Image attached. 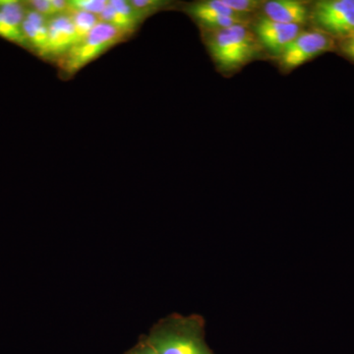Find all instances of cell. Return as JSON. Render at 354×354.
I'll list each match as a JSON object with an SVG mask.
<instances>
[{
    "label": "cell",
    "mask_w": 354,
    "mask_h": 354,
    "mask_svg": "<svg viewBox=\"0 0 354 354\" xmlns=\"http://www.w3.org/2000/svg\"><path fill=\"white\" fill-rule=\"evenodd\" d=\"M207 50L221 73L232 75L259 58L264 48L249 25L203 30Z\"/></svg>",
    "instance_id": "1"
},
{
    "label": "cell",
    "mask_w": 354,
    "mask_h": 354,
    "mask_svg": "<svg viewBox=\"0 0 354 354\" xmlns=\"http://www.w3.org/2000/svg\"><path fill=\"white\" fill-rule=\"evenodd\" d=\"M158 354H212L205 344L197 319H171L160 324L147 337Z\"/></svg>",
    "instance_id": "2"
},
{
    "label": "cell",
    "mask_w": 354,
    "mask_h": 354,
    "mask_svg": "<svg viewBox=\"0 0 354 354\" xmlns=\"http://www.w3.org/2000/svg\"><path fill=\"white\" fill-rule=\"evenodd\" d=\"M127 38L124 32L113 26L100 22L85 39L77 43L57 62L60 75L71 78Z\"/></svg>",
    "instance_id": "3"
},
{
    "label": "cell",
    "mask_w": 354,
    "mask_h": 354,
    "mask_svg": "<svg viewBox=\"0 0 354 354\" xmlns=\"http://www.w3.org/2000/svg\"><path fill=\"white\" fill-rule=\"evenodd\" d=\"M312 22L330 38L344 39L354 32V0H322L311 8Z\"/></svg>",
    "instance_id": "4"
},
{
    "label": "cell",
    "mask_w": 354,
    "mask_h": 354,
    "mask_svg": "<svg viewBox=\"0 0 354 354\" xmlns=\"http://www.w3.org/2000/svg\"><path fill=\"white\" fill-rule=\"evenodd\" d=\"M334 48V41L318 30L302 31L279 57L283 72H290L310 60Z\"/></svg>",
    "instance_id": "5"
},
{
    "label": "cell",
    "mask_w": 354,
    "mask_h": 354,
    "mask_svg": "<svg viewBox=\"0 0 354 354\" xmlns=\"http://www.w3.org/2000/svg\"><path fill=\"white\" fill-rule=\"evenodd\" d=\"M184 12L189 15L202 30L225 29L236 25H249L251 17L228 8L221 0H203L187 4Z\"/></svg>",
    "instance_id": "6"
},
{
    "label": "cell",
    "mask_w": 354,
    "mask_h": 354,
    "mask_svg": "<svg viewBox=\"0 0 354 354\" xmlns=\"http://www.w3.org/2000/svg\"><path fill=\"white\" fill-rule=\"evenodd\" d=\"M253 31L262 48L279 58L288 44L302 32V27L274 22L262 15L256 21Z\"/></svg>",
    "instance_id": "7"
},
{
    "label": "cell",
    "mask_w": 354,
    "mask_h": 354,
    "mask_svg": "<svg viewBox=\"0 0 354 354\" xmlns=\"http://www.w3.org/2000/svg\"><path fill=\"white\" fill-rule=\"evenodd\" d=\"M77 44L76 32L69 13L55 16L48 22V44L46 59L57 64Z\"/></svg>",
    "instance_id": "8"
},
{
    "label": "cell",
    "mask_w": 354,
    "mask_h": 354,
    "mask_svg": "<svg viewBox=\"0 0 354 354\" xmlns=\"http://www.w3.org/2000/svg\"><path fill=\"white\" fill-rule=\"evenodd\" d=\"M263 16L283 24L304 26L311 19V8L298 0H271L263 4Z\"/></svg>",
    "instance_id": "9"
},
{
    "label": "cell",
    "mask_w": 354,
    "mask_h": 354,
    "mask_svg": "<svg viewBox=\"0 0 354 354\" xmlns=\"http://www.w3.org/2000/svg\"><path fill=\"white\" fill-rule=\"evenodd\" d=\"M26 10L25 2L0 0V37L28 48L22 29Z\"/></svg>",
    "instance_id": "10"
},
{
    "label": "cell",
    "mask_w": 354,
    "mask_h": 354,
    "mask_svg": "<svg viewBox=\"0 0 354 354\" xmlns=\"http://www.w3.org/2000/svg\"><path fill=\"white\" fill-rule=\"evenodd\" d=\"M97 17L100 22L113 26L128 37H131L145 21L125 0H109L106 8Z\"/></svg>",
    "instance_id": "11"
},
{
    "label": "cell",
    "mask_w": 354,
    "mask_h": 354,
    "mask_svg": "<svg viewBox=\"0 0 354 354\" xmlns=\"http://www.w3.org/2000/svg\"><path fill=\"white\" fill-rule=\"evenodd\" d=\"M48 22H50L48 18L27 7L22 26L26 41H27L28 48H31V50L37 53L39 57L44 59L48 53Z\"/></svg>",
    "instance_id": "12"
},
{
    "label": "cell",
    "mask_w": 354,
    "mask_h": 354,
    "mask_svg": "<svg viewBox=\"0 0 354 354\" xmlns=\"http://www.w3.org/2000/svg\"><path fill=\"white\" fill-rule=\"evenodd\" d=\"M26 6L51 19L55 16L70 12L68 0H32L25 2Z\"/></svg>",
    "instance_id": "13"
},
{
    "label": "cell",
    "mask_w": 354,
    "mask_h": 354,
    "mask_svg": "<svg viewBox=\"0 0 354 354\" xmlns=\"http://www.w3.org/2000/svg\"><path fill=\"white\" fill-rule=\"evenodd\" d=\"M69 15L75 29L77 43L85 39L100 23L99 17L94 14L71 11Z\"/></svg>",
    "instance_id": "14"
},
{
    "label": "cell",
    "mask_w": 354,
    "mask_h": 354,
    "mask_svg": "<svg viewBox=\"0 0 354 354\" xmlns=\"http://www.w3.org/2000/svg\"><path fill=\"white\" fill-rule=\"evenodd\" d=\"M129 3L136 12L146 20L153 14L160 12L167 6H171L172 2L167 0H129Z\"/></svg>",
    "instance_id": "15"
},
{
    "label": "cell",
    "mask_w": 354,
    "mask_h": 354,
    "mask_svg": "<svg viewBox=\"0 0 354 354\" xmlns=\"http://www.w3.org/2000/svg\"><path fill=\"white\" fill-rule=\"evenodd\" d=\"M109 0H68L70 12L79 11L99 16L106 8Z\"/></svg>",
    "instance_id": "16"
},
{
    "label": "cell",
    "mask_w": 354,
    "mask_h": 354,
    "mask_svg": "<svg viewBox=\"0 0 354 354\" xmlns=\"http://www.w3.org/2000/svg\"><path fill=\"white\" fill-rule=\"evenodd\" d=\"M221 1L234 12L247 17H251V15L257 12L264 4V1H259V0H221Z\"/></svg>",
    "instance_id": "17"
},
{
    "label": "cell",
    "mask_w": 354,
    "mask_h": 354,
    "mask_svg": "<svg viewBox=\"0 0 354 354\" xmlns=\"http://www.w3.org/2000/svg\"><path fill=\"white\" fill-rule=\"evenodd\" d=\"M125 354H158V351H156L155 348L150 344L147 339L140 342L137 346L130 349Z\"/></svg>",
    "instance_id": "18"
},
{
    "label": "cell",
    "mask_w": 354,
    "mask_h": 354,
    "mask_svg": "<svg viewBox=\"0 0 354 354\" xmlns=\"http://www.w3.org/2000/svg\"><path fill=\"white\" fill-rule=\"evenodd\" d=\"M341 48L342 53L354 62V32L348 38L342 39Z\"/></svg>",
    "instance_id": "19"
}]
</instances>
